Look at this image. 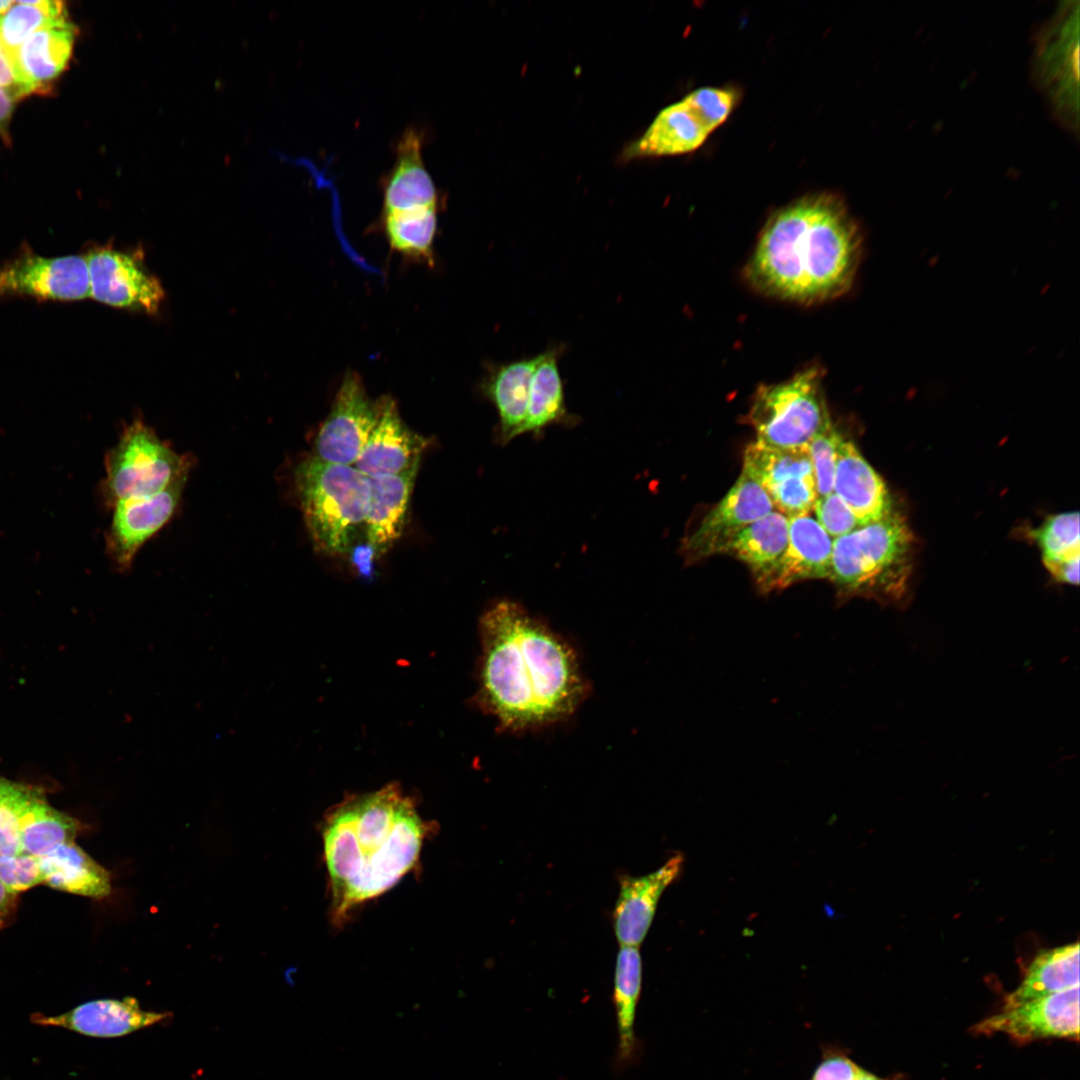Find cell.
I'll return each instance as SVG.
<instances>
[{"mask_svg":"<svg viewBox=\"0 0 1080 1080\" xmlns=\"http://www.w3.org/2000/svg\"><path fill=\"white\" fill-rule=\"evenodd\" d=\"M478 701L504 730L543 728L570 717L587 684L574 649L519 603L501 600L480 619Z\"/></svg>","mask_w":1080,"mask_h":1080,"instance_id":"cell-1","label":"cell"},{"mask_svg":"<svg viewBox=\"0 0 1080 1080\" xmlns=\"http://www.w3.org/2000/svg\"><path fill=\"white\" fill-rule=\"evenodd\" d=\"M435 824L421 817L398 784L346 795L321 825L330 917L343 924L358 906L381 896L418 863Z\"/></svg>","mask_w":1080,"mask_h":1080,"instance_id":"cell-2","label":"cell"},{"mask_svg":"<svg viewBox=\"0 0 1080 1080\" xmlns=\"http://www.w3.org/2000/svg\"><path fill=\"white\" fill-rule=\"evenodd\" d=\"M861 253L862 236L845 202L833 193H813L770 216L745 277L764 295L821 303L851 288Z\"/></svg>","mask_w":1080,"mask_h":1080,"instance_id":"cell-3","label":"cell"},{"mask_svg":"<svg viewBox=\"0 0 1080 1080\" xmlns=\"http://www.w3.org/2000/svg\"><path fill=\"white\" fill-rule=\"evenodd\" d=\"M913 536L892 510L884 518L833 539L829 579L844 595L897 602L906 594Z\"/></svg>","mask_w":1080,"mask_h":1080,"instance_id":"cell-4","label":"cell"},{"mask_svg":"<svg viewBox=\"0 0 1080 1080\" xmlns=\"http://www.w3.org/2000/svg\"><path fill=\"white\" fill-rule=\"evenodd\" d=\"M294 482L314 548L329 556L346 553L356 529L365 523L370 478L353 465L312 455L297 465Z\"/></svg>","mask_w":1080,"mask_h":1080,"instance_id":"cell-5","label":"cell"},{"mask_svg":"<svg viewBox=\"0 0 1080 1080\" xmlns=\"http://www.w3.org/2000/svg\"><path fill=\"white\" fill-rule=\"evenodd\" d=\"M822 379L821 369L810 366L783 382L759 386L747 414L756 441L778 448L807 446L831 418Z\"/></svg>","mask_w":1080,"mask_h":1080,"instance_id":"cell-6","label":"cell"},{"mask_svg":"<svg viewBox=\"0 0 1080 1080\" xmlns=\"http://www.w3.org/2000/svg\"><path fill=\"white\" fill-rule=\"evenodd\" d=\"M191 464L189 457L176 453L149 426L135 420L105 456L103 503L113 508L122 500L154 495L188 478Z\"/></svg>","mask_w":1080,"mask_h":1080,"instance_id":"cell-7","label":"cell"},{"mask_svg":"<svg viewBox=\"0 0 1080 1080\" xmlns=\"http://www.w3.org/2000/svg\"><path fill=\"white\" fill-rule=\"evenodd\" d=\"M1078 2H1064L1045 24L1034 53V74L1053 111L1078 128Z\"/></svg>","mask_w":1080,"mask_h":1080,"instance_id":"cell-8","label":"cell"},{"mask_svg":"<svg viewBox=\"0 0 1080 1080\" xmlns=\"http://www.w3.org/2000/svg\"><path fill=\"white\" fill-rule=\"evenodd\" d=\"M0 295L76 301L90 296L86 256L43 257L23 251L0 266Z\"/></svg>","mask_w":1080,"mask_h":1080,"instance_id":"cell-9","label":"cell"},{"mask_svg":"<svg viewBox=\"0 0 1080 1080\" xmlns=\"http://www.w3.org/2000/svg\"><path fill=\"white\" fill-rule=\"evenodd\" d=\"M775 510L763 487L742 470L727 494L682 542L687 563L725 553L734 537L751 523Z\"/></svg>","mask_w":1080,"mask_h":1080,"instance_id":"cell-10","label":"cell"},{"mask_svg":"<svg viewBox=\"0 0 1080 1080\" xmlns=\"http://www.w3.org/2000/svg\"><path fill=\"white\" fill-rule=\"evenodd\" d=\"M90 296L117 308L158 312L165 293L160 281L134 255L112 247H95L87 255Z\"/></svg>","mask_w":1080,"mask_h":1080,"instance_id":"cell-11","label":"cell"},{"mask_svg":"<svg viewBox=\"0 0 1080 1080\" xmlns=\"http://www.w3.org/2000/svg\"><path fill=\"white\" fill-rule=\"evenodd\" d=\"M376 418V401L369 399L360 376L348 373L316 436L313 456L325 462L354 465Z\"/></svg>","mask_w":1080,"mask_h":1080,"instance_id":"cell-12","label":"cell"},{"mask_svg":"<svg viewBox=\"0 0 1080 1080\" xmlns=\"http://www.w3.org/2000/svg\"><path fill=\"white\" fill-rule=\"evenodd\" d=\"M976 1033H1004L1028 1042L1042 1038L1079 1036V986L1004 1008L974 1027Z\"/></svg>","mask_w":1080,"mask_h":1080,"instance_id":"cell-13","label":"cell"},{"mask_svg":"<svg viewBox=\"0 0 1080 1080\" xmlns=\"http://www.w3.org/2000/svg\"><path fill=\"white\" fill-rule=\"evenodd\" d=\"M187 478L147 497L119 501L106 532V550L120 570L129 569L139 549L173 517Z\"/></svg>","mask_w":1080,"mask_h":1080,"instance_id":"cell-14","label":"cell"},{"mask_svg":"<svg viewBox=\"0 0 1080 1080\" xmlns=\"http://www.w3.org/2000/svg\"><path fill=\"white\" fill-rule=\"evenodd\" d=\"M424 142V129L417 126H409L397 139L394 162L380 183L383 213L440 207V190L423 158Z\"/></svg>","mask_w":1080,"mask_h":1080,"instance_id":"cell-15","label":"cell"},{"mask_svg":"<svg viewBox=\"0 0 1080 1080\" xmlns=\"http://www.w3.org/2000/svg\"><path fill=\"white\" fill-rule=\"evenodd\" d=\"M377 418L355 464L369 478L399 474L420 462L429 440L410 430L402 421L395 401H376Z\"/></svg>","mask_w":1080,"mask_h":1080,"instance_id":"cell-16","label":"cell"},{"mask_svg":"<svg viewBox=\"0 0 1080 1080\" xmlns=\"http://www.w3.org/2000/svg\"><path fill=\"white\" fill-rule=\"evenodd\" d=\"M683 857H671L656 871L642 876H623L613 911V927L621 946L639 947L654 919L658 901L679 876Z\"/></svg>","mask_w":1080,"mask_h":1080,"instance_id":"cell-17","label":"cell"},{"mask_svg":"<svg viewBox=\"0 0 1080 1080\" xmlns=\"http://www.w3.org/2000/svg\"><path fill=\"white\" fill-rule=\"evenodd\" d=\"M168 1013L143 1010L137 999H99L81 1004L55 1016L31 1015L41 1026L62 1027L82 1035L114 1038L130 1034L165 1020Z\"/></svg>","mask_w":1080,"mask_h":1080,"instance_id":"cell-18","label":"cell"},{"mask_svg":"<svg viewBox=\"0 0 1080 1080\" xmlns=\"http://www.w3.org/2000/svg\"><path fill=\"white\" fill-rule=\"evenodd\" d=\"M833 539L807 514L788 517V542L766 591L799 581L829 579Z\"/></svg>","mask_w":1080,"mask_h":1080,"instance_id":"cell-19","label":"cell"},{"mask_svg":"<svg viewBox=\"0 0 1080 1080\" xmlns=\"http://www.w3.org/2000/svg\"><path fill=\"white\" fill-rule=\"evenodd\" d=\"M833 492L852 510L859 526L876 522L893 510L881 477L844 437L838 448Z\"/></svg>","mask_w":1080,"mask_h":1080,"instance_id":"cell-20","label":"cell"},{"mask_svg":"<svg viewBox=\"0 0 1080 1080\" xmlns=\"http://www.w3.org/2000/svg\"><path fill=\"white\" fill-rule=\"evenodd\" d=\"M420 462L394 475L370 478L371 493L365 519L367 543L377 555L402 535Z\"/></svg>","mask_w":1080,"mask_h":1080,"instance_id":"cell-21","label":"cell"},{"mask_svg":"<svg viewBox=\"0 0 1080 1080\" xmlns=\"http://www.w3.org/2000/svg\"><path fill=\"white\" fill-rule=\"evenodd\" d=\"M77 29L62 18L30 35L20 46L15 67L30 93L47 89L66 68L72 55Z\"/></svg>","mask_w":1080,"mask_h":1080,"instance_id":"cell-22","label":"cell"},{"mask_svg":"<svg viewBox=\"0 0 1080 1080\" xmlns=\"http://www.w3.org/2000/svg\"><path fill=\"white\" fill-rule=\"evenodd\" d=\"M539 355L494 365L482 383L499 416V435L507 443L522 434L532 377Z\"/></svg>","mask_w":1080,"mask_h":1080,"instance_id":"cell-23","label":"cell"},{"mask_svg":"<svg viewBox=\"0 0 1080 1080\" xmlns=\"http://www.w3.org/2000/svg\"><path fill=\"white\" fill-rule=\"evenodd\" d=\"M788 542V517L773 510L739 532L726 549L751 571L762 591L779 565Z\"/></svg>","mask_w":1080,"mask_h":1080,"instance_id":"cell-24","label":"cell"},{"mask_svg":"<svg viewBox=\"0 0 1080 1080\" xmlns=\"http://www.w3.org/2000/svg\"><path fill=\"white\" fill-rule=\"evenodd\" d=\"M43 884L85 897L104 898L111 892V880L98 864L74 841L64 843L38 857Z\"/></svg>","mask_w":1080,"mask_h":1080,"instance_id":"cell-25","label":"cell"},{"mask_svg":"<svg viewBox=\"0 0 1080 1080\" xmlns=\"http://www.w3.org/2000/svg\"><path fill=\"white\" fill-rule=\"evenodd\" d=\"M642 987V959L638 947L621 946L615 965L613 1002L616 1010L617 1065L626 1067L639 1056L635 1034L636 1009Z\"/></svg>","mask_w":1080,"mask_h":1080,"instance_id":"cell-26","label":"cell"},{"mask_svg":"<svg viewBox=\"0 0 1080 1080\" xmlns=\"http://www.w3.org/2000/svg\"><path fill=\"white\" fill-rule=\"evenodd\" d=\"M710 133L682 99L664 108L643 137L631 149L632 155L660 156L696 150Z\"/></svg>","mask_w":1080,"mask_h":1080,"instance_id":"cell-27","label":"cell"},{"mask_svg":"<svg viewBox=\"0 0 1080 1080\" xmlns=\"http://www.w3.org/2000/svg\"><path fill=\"white\" fill-rule=\"evenodd\" d=\"M563 349L553 346L539 354L529 393L523 433L538 434L553 424H569L575 420L565 404L564 386L559 371Z\"/></svg>","mask_w":1080,"mask_h":1080,"instance_id":"cell-28","label":"cell"},{"mask_svg":"<svg viewBox=\"0 0 1080 1080\" xmlns=\"http://www.w3.org/2000/svg\"><path fill=\"white\" fill-rule=\"evenodd\" d=\"M1079 986V944L1043 951L1031 963L1020 986L1007 995L1005 1007Z\"/></svg>","mask_w":1080,"mask_h":1080,"instance_id":"cell-29","label":"cell"},{"mask_svg":"<svg viewBox=\"0 0 1080 1080\" xmlns=\"http://www.w3.org/2000/svg\"><path fill=\"white\" fill-rule=\"evenodd\" d=\"M743 471L768 495L796 479L813 477L807 446L778 448L756 440L744 451Z\"/></svg>","mask_w":1080,"mask_h":1080,"instance_id":"cell-30","label":"cell"},{"mask_svg":"<svg viewBox=\"0 0 1080 1080\" xmlns=\"http://www.w3.org/2000/svg\"><path fill=\"white\" fill-rule=\"evenodd\" d=\"M80 823L51 807L38 791L25 808L20 826L22 852L41 857L74 841Z\"/></svg>","mask_w":1080,"mask_h":1080,"instance_id":"cell-31","label":"cell"},{"mask_svg":"<svg viewBox=\"0 0 1080 1080\" xmlns=\"http://www.w3.org/2000/svg\"><path fill=\"white\" fill-rule=\"evenodd\" d=\"M439 206L383 213L385 235L392 249L433 264V242Z\"/></svg>","mask_w":1080,"mask_h":1080,"instance_id":"cell-32","label":"cell"},{"mask_svg":"<svg viewBox=\"0 0 1080 1080\" xmlns=\"http://www.w3.org/2000/svg\"><path fill=\"white\" fill-rule=\"evenodd\" d=\"M65 17L66 8L62 1H14L11 8L0 17V44L14 67L16 54L30 35Z\"/></svg>","mask_w":1080,"mask_h":1080,"instance_id":"cell-33","label":"cell"},{"mask_svg":"<svg viewBox=\"0 0 1080 1080\" xmlns=\"http://www.w3.org/2000/svg\"><path fill=\"white\" fill-rule=\"evenodd\" d=\"M1034 538L1044 563L1080 558L1079 514L1069 512L1050 517L1034 531Z\"/></svg>","mask_w":1080,"mask_h":1080,"instance_id":"cell-34","label":"cell"},{"mask_svg":"<svg viewBox=\"0 0 1080 1080\" xmlns=\"http://www.w3.org/2000/svg\"><path fill=\"white\" fill-rule=\"evenodd\" d=\"M842 439L830 418L807 444L817 497L833 492L837 453Z\"/></svg>","mask_w":1080,"mask_h":1080,"instance_id":"cell-35","label":"cell"},{"mask_svg":"<svg viewBox=\"0 0 1080 1080\" xmlns=\"http://www.w3.org/2000/svg\"><path fill=\"white\" fill-rule=\"evenodd\" d=\"M38 791L8 781L0 797V856L22 852L20 826L22 814Z\"/></svg>","mask_w":1080,"mask_h":1080,"instance_id":"cell-36","label":"cell"},{"mask_svg":"<svg viewBox=\"0 0 1080 1080\" xmlns=\"http://www.w3.org/2000/svg\"><path fill=\"white\" fill-rule=\"evenodd\" d=\"M737 97L736 91L731 88L702 87L686 95L683 100L711 133L730 115Z\"/></svg>","mask_w":1080,"mask_h":1080,"instance_id":"cell-37","label":"cell"},{"mask_svg":"<svg viewBox=\"0 0 1080 1080\" xmlns=\"http://www.w3.org/2000/svg\"><path fill=\"white\" fill-rule=\"evenodd\" d=\"M0 882L15 894L42 884L39 858L25 852L0 856Z\"/></svg>","mask_w":1080,"mask_h":1080,"instance_id":"cell-38","label":"cell"},{"mask_svg":"<svg viewBox=\"0 0 1080 1080\" xmlns=\"http://www.w3.org/2000/svg\"><path fill=\"white\" fill-rule=\"evenodd\" d=\"M817 521L831 538H838L860 527L848 505L834 492L817 497L813 509Z\"/></svg>","mask_w":1080,"mask_h":1080,"instance_id":"cell-39","label":"cell"},{"mask_svg":"<svg viewBox=\"0 0 1080 1080\" xmlns=\"http://www.w3.org/2000/svg\"><path fill=\"white\" fill-rule=\"evenodd\" d=\"M862 1068L842 1048L829 1044L821 1048V1059L809 1080H856Z\"/></svg>","mask_w":1080,"mask_h":1080,"instance_id":"cell-40","label":"cell"},{"mask_svg":"<svg viewBox=\"0 0 1080 1080\" xmlns=\"http://www.w3.org/2000/svg\"><path fill=\"white\" fill-rule=\"evenodd\" d=\"M0 85L15 99L30 95V91L19 77L14 65L7 57L0 44Z\"/></svg>","mask_w":1080,"mask_h":1080,"instance_id":"cell-41","label":"cell"},{"mask_svg":"<svg viewBox=\"0 0 1080 1080\" xmlns=\"http://www.w3.org/2000/svg\"><path fill=\"white\" fill-rule=\"evenodd\" d=\"M1079 559L1045 562L1044 564L1056 580L1077 585L1079 583Z\"/></svg>","mask_w":1080,"mask_h":1080,"instance_id":"cell-42","label":"cell"},{"mask_svg":"<svg viewBox=\"0 0 1080 1080\" xmlns=\"http://www.w3.org/2000/svg\"><path fill=\"white\" fill-rule=\"evenodd\" d=\"M15 98L0 85V141L7 143L8 128L15 106Z\"/></svg>","mask_w":1080,"mask_h":1080,"instance_id":"cell-43","label":"cell"},{"mask_svg":"<svg viewBox=\"0 0 1080 1080\" xmlns=\"http://www.w3.org/2000/svg\"><path fill=\"white\" fill-rule=\"evenodd\" d=\"M17 907V894L9 891L0 882V929L13 920Z\"/></svg>","mask_w":1080,"mask_h":1080,"instance_id":"cell-44","label":"cell"},{"mask_svg":"<svg viewBox=\"0 0 1080 1080\" xmlns=\"http://www.w3.org/2000/svg\"><path fill=\"white\" fill-rule=\"evenodd\" d=\"M856 1080H891V1079L880 1078V1077L876 1076L875 1074H872V1073L862 1069V1071L860 1072V1074H859V1076L857 1077ZM892 1080H894V1079H892Z\"/></svg>","mask_w":1080,"mask_h":1080,"instance_id":"cell-45","label":"cell"},{"mask_svg":"<svg viewBox=\"0 0 1080 1080\" xmlns=\"http://www.w3.org/2000/svg\"><path fill=\"white\" fill-rule=\"evenodd\" d=\"M14 4V1L0 0V17L3 16Z\"/></svg>","mask_w":1080,"mask_h":1080,"instance_id":"cell-46","label":"cell"},{"mask_svg":"<svg viewBox=\"0 0 1080 1080\" xmlns=\"http://www.w3.org/2000/svg\"><path fill=\"white\" fill-rule=\"evenodd\" d=\"M8 781L0 778V797L2 796Z\"/></svg>","mask_w":1080,"mask_h":1080,"instance_id":"cell-47","label":"cell"}]
</instances>
